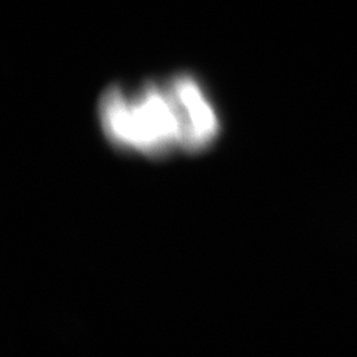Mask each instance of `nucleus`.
Instances as JSON below:
<instances>
[{
    "label": "nucleus",
    "instance_id": "nucleus-1",
    "mask_svg": "<svg viewBox=\"0 0 357 357\" xmlns=\"http://www.w3.org/2000/svg\"><path fill=\"white\" fill-rule=\"evenodd\" d=\"M98 117L112 145L149 158L202 152L221 128L212 100L188 72L110 84L98 98Z\"/></svg>",
    "mask_w": 357,
    "mask_h": 357
}]
</instances>
